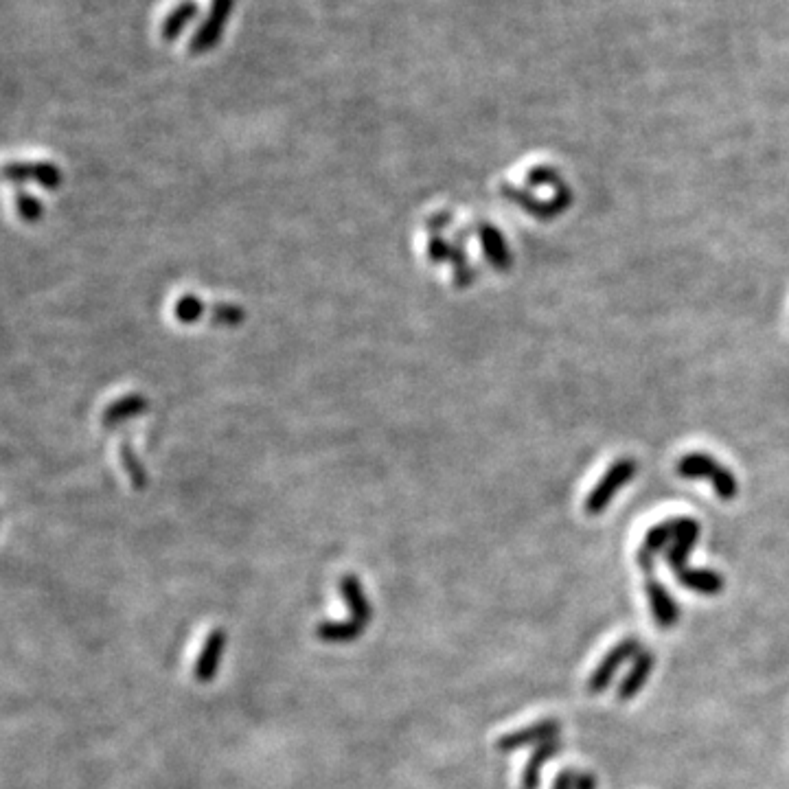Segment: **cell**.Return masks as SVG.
<instances>
[{
	"instance_id": "6da1fadb",
	"label": "cell",
	"mask_w": 789,
	"mask_h": 789,
	"mask_svg": "<svg viewBox=\"0 0 789 789\" xmlns=\"http://www.w3.org/2000/svg\"><path fill=\"white\" fill-rule=\"evenodd\" d=\"M233 9H235V0H211L207 18L202 20V25L189 40L191 55L209 53L211 49L217 47V44H220L228 20H231Z\"/></svg>"
},
{
	"instance_id": "7a4b0ae2",
	"label": "cell",
	"mask_w": 789,
	"mask_h": 789,
	"mask_svg": "<svg viewBox=\"0 0 789 789\" xmlns=\"http://www.w3.org/2000/svg\"><path fill=\"white\" fill-rule=\"evenodd\" d=\"M680 474L691 476V478H708L715 485V491L719 498L730 500L737 496V480L726 472L722 465H717L715 461L706 459V456L693 454L689 459H684L680 463Z\"/></svg>"
},
{
	"instance_id": "3957f363",
	"label": "cell",
	"mask_w": 789,
	"mask_h": 789,
	"mask_svg": "<svg viewBox=\"0 0 789 789\" xmlns=\"http://www.w3.org/2000/svg\"><path fill=\"white\" fill-rule=\"evenodd\" d=\"M638 647H640V643L636 638H625V640H621L619 645L612 647L608 654H605V658L599 662V667L592 671V676L588 680V693L599 695L608 689L612 678H614V673L623 667V662L640 654Z\"/></svg>"
},
{
	"instance_id": "277c9868",
	"label": "cell",
	"mask_w": 789,
	"mask_h": 789,
	"mask_svg": "<svg viewBox=\"0 0 789 789\" xmlns=\"http://www.w3.org/2000/svg\"><path fill=\"white\" fill-rule=\"evenodd\" d=\"M640 568H643L645 573V592H647V601L651 605V614H654V621L662 627V630H669V627L676 625L680 619L678 605L671 599L669 590L656 579L654 564H645Z\"/></svg>"
},
{
	"instance_id": "5b68a950",
	"label": "cell",
	"mask_w": 789,
	"mask_h": 789,
	"mask_svg": "<svg viewBox=\"0 0 789 789\" xmlns=\"http://www.w3.org/2000/svg\"><path fill=\"white\" fill-rule=\"evenodd\" d=\"M634 470H636V465L630 461H623L616 467H612L608 476H605L601 483L594 487L590 498L586 500V511L590 513V516H599V513L605 511V507L610 505V500L616 496V491H619L627 483V480L634 478Z\"/></svg>"
},
{
	"instance_id": "8992f818",
	"label": "cell",
	"mask_w": 789,
	"mask_h": 789,
	"mask_svg": "<svg viewBox=\"0 0 789 789\" xmlns=\"http://www.w3.org/2000/svg\"><path fill=\"white\" fill-rule=\"evenodd\" d=\"M559 733H562V722H557V719H542V722H537L529 728H522L518 733H511L505 735L498 741V748L502 752H509V750H518L524 746H531V743H546V741H553Z\"/></svg>"
},
{
	"instance_id": "52a82bcc",
	"label": "cell",
	"mask_w": 789,
	"mask_h": 789,
	"mask_svg": "<svg viewBox=\"0 0 789 789\" xmlns=\"http://www.w3.org/2000/svg\"><path fill=\"white\" fill-rule=\"evenodd\" d=\"M654 662H656L654 654H651V651H647V649L640 651V654L634 658L630 673H627V676L623 678V682L619 686V693H616L621 702L634 700V697L643 691V686L649 680L651 671H654Z\"/></svg>"
},
{
	"instance_id": "ba28073f",
	"label": "cell",
	"mask_w": 789,
	"mask_h": 789,
	"mask_svg": "<svg viewBox=\"0 0 789 789\" xmlns=\"http://www.w3.org/2000/svg\"><path fill=\"white\" fill-rule=\"evenodd\" d=\"M198 14H200L198 3H193V0H182L178 7H174L167 14L163 29H160V36H163L165 42H176L180 38V33L187 29L189 22H193V18Z\"/></svg>"
},
{
	"instance_id": "9c48e42d",
	"label": "cell",
	"mask_w": 789,
	"mask_h": 789,
	"mask_svg": "<svg viewBox=\"0 0 789 789\" xmlns=\"http://www.w3.org/2000/svg\"><path fill=\"white\" fill-rule=\"evenodd\" d=\"M559 750H562V741H557V739L540 743V746H537V750L531 754V759L526 761V768L522 774V789H537V785H540L542 768L555 757Z\"/></svg>"
},
{
	"instance_id": "30bf717a",
	"label": "cell",
	"mask_w": 789,
	"mask_h": 789,
	"mask_svg": "<svg viewBox=\"0 0 789 789\" xmlns=\"http://www.w3.org/2000/svg\"><path fill=\"white\" fill-rule=\"evenodd\" d=\"M676 579H678L680 586L689 588L693 592L708 594V597H713V594H719L724 590V577L717 575L715 570L686 568V570H682L680 575H676Z\"/></svg>"
},
{
	"instance_id": "8fae6325",
	"label": "cell",
	"mask_w": 789,
	"mask_h": 789,
	"mask_svg": "<svg viewBox=\"0 0 789 789\" xmlns=\"http://www.w3.org/2000/svg\"><path fill=\"white\" fill-rule=\"evenodd\" d=\"M200 310H202V305L196 296H193V299L191 296H185V301H180V305H178V316L182 320H196Z\"/></svg>"
},
{
	"instance_id": "7c38bea8",
	"label": "cell",
	"mask_w": 789,
	"mask_h": 789,
	"mask_svg": "<svg viewBox=\"0 0 789 789\" xmlns=\"http://www.w3.org/2000/svg\"><path fill=\"white\" fill-rule=\"evenodd\" d=\"M553 789H575V774L570 772V770H566V772L559 774L557 779H555Z\"/></svg>"
},
{
	"instance_id": "4fadbf2b",
	"label": "cell",
	"mask_w": 789,
	"mask_h": 789,
	"mask_svg": "<svg viewBox=\"0 0 789 789\" xmlns=\"http://www.w3.org/2000/svg\"><path fill=\"white\" fill-rule=\"evenodd\" d=\"M575 789H597V781H594V776L588 772L575 774Z\"/></svg>"
}]
</instances>
